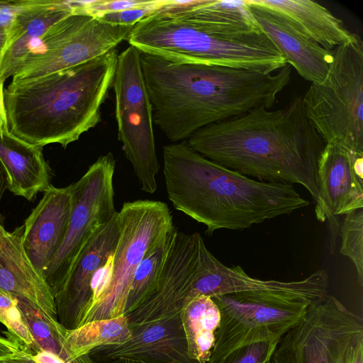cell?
Masks as SVG:
<instances>
[{"label":"cell","mask_w":363,"mask_h":363,"mask_svg":"<svg viewBox=\"0 0 363 363\" xmlns=\"http://www.w3.org/2000/svg\"><path fill=\"white\" fill-rule=\"evenodd\" d=\"M7 338L0 336V357L12 355L20 350L19 343L7 335Z\"/></svg>","instance_id":"obj_34"},{"label":"cell","mask_w":363,"mask_h":363,"mask_svg":"<svg viewBox=\"0 0 363 363\" xmlns=\"http://www.w3.org/2000/svg\"><path fill=\"white\" fill-rule=\"evenodd\" d=\"M177 228L152 246L138 266L128 295L124 315L143 303L154 292L164 268Z\"/></svg>","instance_id":"obj_25"},{"label":"cell","mask_w":363,"mask_h":363,"mask_svg":"<svg viewBox=\"0 0 363 363\" xmlns=\"http://www.w3.org/2000/svg\"><path fill=\"white\" fill-rule=\"evenodd\" d=\"M115 169L116 160L108 152L70 184L72 206L67 230L59 251L43 274L53 297L84 245L118 212L113 185Z\"/></svg>","instance_id":"obj_12"},{"label":"cell","mask_w":363,"mask_h":363,"mask_svg":"<svg viewBox=\"0 0 363 363\" xmlns=\"http://www.w3.org/2000/svg\"><path fill=\"white\" fill-rule=\"evenodd\" d=\"M153 123L173 143L213 123L269 108L291 79L289 65L277 72L178 63L140 54Z\"/></svg>","instance_id":"obj_2"},{"label":"cell","mask_w":363,"mask_h":363,"mask_svg":"<svg viewBox=\"0 0 363 363\" xmlns=\"http://www.w3.org/2000/svg\"><path fill=\"white\" fill-rule=\"evenodd\" d=\"M163 173L175 209L206 227L244 230L308 206L293 185L256 181L193 150L186 140L163 147Z\"/></svg>","instance_id":"obj_3"},{"label":"cell","mask_w":363,"mask_h":363,"mask_svg":"<svg viewBox=\"0 0 363 363\" xmlns=\"http://www.w3.org/2000/svg\"><path fill=\"white\" fill-rule=\"evenodd\" d=\"M31 354L35 363H66L55 354L44 350Z\"/></svg>","instance_id":"obj_35"},{"label":"cell","mask_w":363,"mask_h":363,"mask_svg":"<svg viewBox=\"0 0 363 363\" xmlns=\"http://www.w3.org/2000/svg\"><path fill=\"white\" fill-rule=\"evenodd\" d=\"M120 237L113 255L108 289L88 312L82 324L124 315L135 272L146 252L175 227L167 205L162 201L125 202L118 211Z\"/></svg>","instance_id":"obj_9"},{"label":"cell","mask_w":363,"mask_h":363,"mask_svg":"<svg viewBox=\"0 0 363 363\" xmlns=\"http://www.w3.org/2000/svg\"><path fill=\"white\" fill-rule=\"evenodd\" d=\"M267 363H271V361L268 362Z\"/></svg>","instance_id":"obj_41"},{"label":"cell","mask_w":363,"mask_h":363,"mask_svg":"<svg viewBox=\"0 0 363 363\" xmlns=\"http://www.w3.org/2000/svg\"><path fill=\"white\" fill-rule=\"evenodd\" d=\"M0 164L9 190L28 201L50 184L51 169L43 147L28 143L7 132L0 135Z\"/></svg>","instance_id":"obj_21"},{"label":"cell","mask_w":363,"mask_h":363,"mask_svg":"<svg viewBox=\"0 0 363 363\" xmlns=\"http://www.w3.org/2000/svg\"><path fill=\"white\" fill-rule=\"evenodd\" d=\"M141 52L129 45L118 54L112 83L118 139L141 189L154 194L160 169L153 131L152 108L142 70Z\"/></svg>","instance_id":"obj_8"},{"label":"cell","mask_w":363,"mask_h":363,"mask_svg":"<svg viewBox=\"0 0 363 363\" xmlns=\"http://www.w3.org/2000/svg\"><path fill=\"white\" fill-rule=\"evenodd\" d=\"M352 363H363V341L359 342L355 347Z\"/></svg>","instance_id":"obj_37"},{"label":"cell","mask_w":363,"mask_h":363,"mask_svg":"<svg viewBox=\"0 0 363 363\" xmlns=\"http://www.w3.org/2000/svg\"><path fill=\"white\" fill-rule=\"evenodd\" d=\"M150 1L151 0H92L88 6L77 14L96 17L104 13L142 6L148 4Z\"/></svg>","instance_id":"obj_31"},{"label":"cell","mask_w":363,"mask_h":363,"mask_svg":"<svg viewBox=\"0 0 363 363\" xmlns=\"http://www.w3.org/2000/svg\"><path fill=\"white\" fill-rule=\"evenodd\" d=\"M284 15L325 49L331 51L353 40L343 21L323 6L310 0H256Z\"/></svg>","instance_id":"obj_22"},{"label":"cell","mask_w":363,"mask_h":363,"mask_svg":"<svg viewBox=\"0 0 363 363\" xmlns=\"http://www.w3.org/2000/svg\"><path fill=\"white\" fill-rule=\"evenodd\" d=\"M130 328L132 336L128 342L99 347L91 353L134 363H201L189 354L180 314Z\"/></svg>","instance_id":"obj_17"},{"label":"cell","mask_w":363,"mask_h":363,"mask_svg":"<svg viewBox=\"0 0 363 363\" xmlns=\"http://www.w3.org/2000/svg\"><path fill=\"white\" fill-rule=\"evenodd\" d=\"M118 55L116 48L70 68L11 81L4 90L9 132L42 147L66 148L78 140L101 121Z\"/></svg>","instance_id":"obj_4"},{"label":"cell","mask_w":363,"mask_h":363,"mask_svg":"<svg viewBox=\"0 0 363 363\" xmlns=\"http://www.w3.org/2000/svg\"><path fill=\"white\" fill-rule=\"evenodd\" d=\"M12 296V295H11ZM37 346L41 350L58 356L66 363H72L64 347V328L57 320L44 313L28 298L13 296Z\"/></svg>","instance_id":"obj_26"},{"label":"cell","mask_w":363,"mask_h":363,"mask_svg":"<svg viewBox=\"0 0 363 363\" xmlns=\"http://www.w3.org/2000/svg\"><path fill=\"white\" fill-rule=\"evenodd\" d=\"M342 243L340 252L354 264L358 281L363 286V208L345 215L340 224V232Z\"/></svg>","instance_id":"obj_27"},{"label":"cell","mask_w":363,"mask_h":363,"mask_svg":"<svg viewBox=\"0 0 363 363\" xmlns=\"http://www.w3.org/2000/svg\"><path fill=\"white\" fill-rule=\"evenodd\" d=\"M0 323L6 327L9 331L6 333L19 343L21 349L31 354L41 350L30 333L16 298L1 290Z\"/></svg>","instance_id":"obj_28"},{"label":"cell","mask_w":363,"mask_h":363,"mask_svg":"<svg viewBox=\"0 0 363 363\" xmlns=\"http://www.w3.org/2000/svg\"><path fill=\"white\" fill-rule=\"evenodd\" d=\"M23 233V225L7 231L0 216V290L28 298L57 320L53 295L24 250Z\"/></svg>","instance_id":"obj_19"},{"label":"cell","mask_w":363,"mask_h":363,"mask_svg":"<svg viewBox=\"0 0 363 363\" xmlns=\"http://www.w3.org/2000/svg\"><path fill=\"white\" fill-rule=\"evenodd\" d=\"M0 363H24V362L15 353L8 357H0Z\"/></svg>","instance_id":"obj_39"},{"label":"cell","mask_w":363,"mask_h":363,"mask_svg":"<svg viewBox=\"0 0 363 363\" xmlns=\"http://www.w3.org/2000/svg\"><path fill=\"white\" fill-rule=\"evenodd\" d=\"M246 2L261 30L280 51L287 64L311 83L321 82L333 61V52L312 40L280 13L256 0Z\"/></svg>","instance_id":"obj_16"},{"label":"cell","mask_w":363,"mask_h":363,"mask_svg":"<svg viewBox=\"0 0 363 363\" xmlns=\"http://www.w3.org/2000/svg\"><path fill=\"white\" fill-rule=\"evenodd\" d=\"M180 317L189 354L195 360L208 363L220 322L217 305L209 296H197L184 307Z\"/></svg>","instance_id":"obj_23"},{"label":"cell","mask_w":363,"mask_h":363,"mask_svg":"<svg viewBox=\"0 0 363 363\" xmlns=\"http://www.w3.org/2000/svg\"><path fill=\"white\" fill-rule=\"evenodd\" d=\"M72 14L68 0H25L12 26L0 62L4 83L13 77L33 46L55 23Z\"/></svg>","instance_id":"obj_20"},{"label":"cell","mask_w":363,"mask_h":363,"mask_svg":"<svg viewBox=\"0 0 363 363\" xmlns=\"http://www.w3.org/2000/svg\"><path fill=\"white\" fill-rule=\"evenodd\" d=\"M113 255L114 253L107 259L106 262L102 266L96 270L92 277L91 281L92 297L91 306L88 312L94 306L108 289L113 271Z\"/></svg>","instance_id":"obj_32"},{"label":"cell","mask_w":363,"mask_h":363,"mask_svg":"<svg viewBox=\"0 0 363 363\" xmlns=\"http://www.w3.org/2000/svg\"><path fill=\"white\" fill-rule=\"evenodd\" d=\"M168 0H151L146 5L96 16L98 19L115 25L134 26L138 21L155 14Z\"/></svg>","instance_id":"obj_30"},{"label":"cell","mask_w":363,"mask_h":363,"mask_svg":"<svg viewBox=\"0 0 363 363\" xmlns=\"http://www.w3.org/2000/svg\"><path fill=\"white\" fill-rule=\"evenodd\" d=\"M279 340L262 341L240 347L228 354L222 363H267L271 361Z\"/></svg>","instance_id":"obj_29"},{"label":"cell","mask_w":363,"mask_h":363,"mask_svg":"<svg viewBox=\"0 0 363 363\" xmlns=\"http://www.w3.org/2000/svg\"><path fill=\"white\" fill-rule=\"evenodd\" d=\"M140 52L170 62L273 73L287 62L258 25L217 23L155 13L127 39Z\"/></svg>","instance_id":"obj_5"},{"label":"cell","mask_w":363,"mask_h":363,"mask_svg":"<svg viewBox=\"0 0 363 363\" xmlns=\"http://www.w3.org/2000/svg\"><path fill=\"white\" fill-rule=\"evenodd\" d=\"M317 179L333 252L340 227L338 216L363 208V154L337 144H325L318 161Z\"/></svg>","instance_id":"obj_14"},{"label":"cell","mask_w":363,"mask_h":363,"mask_svg":"<svg viewBox=\"0 0 363 363\" xmlns=\"http://www.w3.org/2000/svg\"><path fill=\"white\" fill-rule=\"evenodd\" d=\"M302 102L325 144L363 154V43L358 35L334 49L325 77L311 84Z\"/></svg>","instance_id":"obj_6"},{"label":"cell","mask_w":363,"mask_h":363,"mask_svg":"<svg viewBox=\"0 0 363 363\" xmlns=\"http://www.w3.org/2000/svg\"><path fill=\"white\" fill-rule=\"evenodd\" d=\"M327 295L246 291L212 297L220 322L208 363H222L228 354L242 346L279 340L302 320L311 304Z\"/></svg>","instance_id":"obj_7"},{"label":"cell","mask_w":363,"mask_h":363,"mask_svg":"<svg viewBox=\"0 0 363 363\" xmlns=\"http://www.w3.org/2000/svg\"><path fill=\"white\" fill-rule=\"evenodd\" d=\"M133 26L70 14L53 24L33 46L12 81L37 78L101 56L127 40Z\"/></svg>","instance_id":"obj_11"},{"label":"cell","mask_w":363,"mask_h":363,"mask_svg":"<svg viewBox=\"0 0 363 363\" xmlns=\"http://www.w3.org/2000/svg\"><path fill=\"white\" fill-rule=\"evenodd\" d=\"M123 363H134V362H128V361H123Z\"/></svg>","instance_id":"obj_40"},{"label":"cell","mask_w":363,"mask_h":363,"mask_svg":"<svg viewBox=\"0 0 363 363\" xmlns=\"http://www.w3.org/2000/svg\"><path fill=\"white\" fill-rule=\"evenodd\" d=\"M207 159L266 182L303 186L327 220L318 185V164L325 143L303 109L302 96L275 111L259 108L206 125L186 140Z\"/></svg>","instance_id":"obj_1"},{"label":"cell","mask_w":363,"mask_h":363,"mask_svg":"<svg viewBox=\"0 0 363 363\" xmlns=\"http://www.w3.org/2000/svg\"><path fill=\"white\" fill-rule=\"evenodd\" d=\"M201 235L177 228L160 278L154 292L125 316L129 325L179 315L187 302L197 264Z\"/></svg>","instance_id":"obj_13"},{"label":"cell","mask_w":363,"mask_h":363,"mask_svg":"<svg viewBox=\"0 0 363 363\" xmlns=\"http://www.w3.org/2000/svg\"><path fill=\"white\" fill-rule=\"evenodd\" d=\"M131 336L128 319L123 315L90 321L73 330L65 328L64 347L69 359L73 361L90 354L97 348L123 344Z\"/></svg>","instance_id":"obj_24"},{"label":"cell","mask_w":363,"mask_h":363,"mask_svg":"<svg viewBox=\"0 0 363 363\" xmlns=\"http://www.w3.org/2000/svg\"><path fill=\"white\" fill-rule=\"evenodd\" d=\"M361 341L362 318L327 295L280 339L271 363H352Z\"/></svg>","instance_id":"obj_10"},{"label":"cell","mask_w":363,"mask_h":363,"mask_svg":"<svg viewBox=\"0 0 363 363\" xmlns=\"http://www.w3.org/2000/svg\"><path fill=\"white\" fill-rule=\"evenodd\" d=\"M72 206L70 185L64 188L50 185L25 220L23 247L33 266L42 276L62 244Z\"/></svg>","instance_id":"obj_18"},{"label":"cell","mask_w":363,"mask_h":363,"mask_svg":"<svg viewBox=\"0 0 363 363\" xmlns=\"http://www.w3.org/2000/svg\"><path fill=\"white\" fill-rule=\"evenodd\" d=\"M25 4V0L0 1V27L9 29Z\"/></svg>","instance_id":"obj_33"},{"label":"cell","mask_w":363,"mask_h":363,"mask_svg":"<svg viewBox=\"0 0 363 363\" xmlns=\"http://www.w3.org/2000/svg\"><path fill=\"white\" fill-rule=\"evenodd\" d=\"M120 237L118 212L84 245L54 296L58 322L66 329L82 325L91 306V281L96 270L114 253Z\"/></svg>","instance_id":"obj_15"},{"label":"cell","mask_w":363,"mask_h":363,"mask_svg":"<svg viewBox=\"0 0 363 363\" xmlns=\"http://www.w3.org/2000/svg\"><path fill=\"white\" fill-rule=\"evenodd\" d=\"M9 132L4 105V83L0 79V135Z\"/></svg>","instance_id":"obj_36"},{"label":"cell","mask_w":363,"mask_h":363,"mask_svg":"<svg viewBox=\"0 0 363 363\" xmlns=\"http://www.w3.org/2000/svg\"><path fill=\"white\" fill-rule=\"evenodd\" d=\"M8 38V30L4 28L0 27V62L6 48Z\"/></svg>","instance_id":"obj_38"}]
</instances>
